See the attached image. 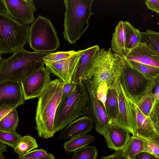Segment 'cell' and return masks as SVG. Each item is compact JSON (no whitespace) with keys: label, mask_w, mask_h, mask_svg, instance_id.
I'll return each instance as SVG.
<instances>
[{"label":"cell","mask_w":159,"mask_h":159,"mask_svg":"<svg viewBox=\"0 0 159 159\" xmlns=\"http://www.w3.org/2000/svg\"><path fill=\"white\" fill-rule=\"evenodd\" d=\"M64 84L59 79L51 81L38 97L35 129L39 136L43 139L52 137L55 134L54 129L55 117L61 102Z\"/></svg>","instance_id":"1"},{"label":"cell","mask_w":159,"mask_h":159,"mask_svg":"<svg viewBox=\"0 0 159 159\" xmlns=\"http://www.w3.org/2000/svg\"><path fill=\"white\" fill-rule=\"evenodd\" d=\"M52 52H31L24 48L7 58H0V83L6 81L20 82L25 77L44 66L43 57Z\"/></svg>","instance_id":"2"},{"label":"cell","mask_w":159,"mask_h":159,"mask_svg":"<svg viewBox=\"0 0 159 159\" xmlns=\"http://www.w3.org/2000/svg\"><path fill=\"white\" fill-rule=\"evenodd\" d=\"M93 0H65L64 39L69 43L76 42L88 29Z\"/></svg>","instance_id":"3"},{"label":"cell","mask_w":159,"mask_h":159,"mask_svg":"<svg viewBox=\"0 0 159 159\" xmlns=\"http://www.w3.org/2000/svg\"><path fill=\"white\" fill-rule=\"evenodd\" d=\"M124 63V60L120 55L113 53L111 48L108 50L100 49L84 81L91 80L95 93L101 83L106 82L109 88L121 73Z\"/></svg>","instance_id":"4"},{"label":"cell","mask_w":159,"mask_h":159,"mask_svg":"<svg viewBox=\"0 0 159 159\" xmlns=\"http://www.w3.org/2000/svg\"><path fill=\"white\" fill-rule=\"evenodd\" d=\"M89 103V96L84 83L83 82L76 83L70 96L57 107L54 123L55 133L84 115Z\"/></svg>","instance_id":"5"},{"label":"cell","mask_w":159,"mask_h":159,"mask_svg":"<svg viewBox=\"0 0 159 159\" xmlns=\"http://www.w3.org/2000/svg\"><path fill=\"white\" fill-rule=\"evenodd\" d=\"M29 25H22L0 15V55L14 53L29 41Z\"/></svg>","instance_id":"6"},{"label":"cell","mask_w":159,"mask_h":159,"mask_svg":"<svg viewBox=\"0 0 159 159\" xmlns=\"http://www.w3.org/2000/svg\"><path fill=\"white\" fill-rule=\"evenodd\" d=\"M29 43L34 52H52L57 49L60 42L51 21L38 16L30 28Z\"/></svg>","instance_id":"7"},{"label":"cell","mask_w":159,"mask_h":159,"mask_svg":"<svg viewBox=\"0 0 159 159\" xmlns=\"http://www.w3.org/2000/svg\"><path fill=\"white\" fill-rule=\"evenodd\" d=\"M36 10L33 0H0V15L25 25L34 21V13Z\"/></svg>","instance_id":"8"},{"label":"cell","mask_w":159,"mask_h":159,"mask_svg":"<svg viewBox=\"0 0 159 159\" xmlns=\"http://www.w3.org/2000/svg\"><path fill=\"white\" fill-rule=\"evenodd\" d=\"M124 61L120 76L121 84L127 94L137 98L144 93L151 81Z\"/></svg>","instance_id":"9"},{"label":"cell","mask_w":159,"mask_h":159,"mask_svg":"<svg viewBox=\"0 0 159 159\" xmlns=\"http://www.w3.org/2000/svg\"><path fill=\"white\" fill-rule=\"evenodd\" d=\"M50 72L44 66L25 77L20 82L25 100L39 97L51 81Z\"/></svg>","instance_id":"10"},{"label":"cell","mask_w":159,"mask_h":159,"mask_svg":"<svg viewBox=\"0 0 159 159\" xmlns=\"http://www.w3.org/2000/svg\"><path fill=\"white\" fill-rule=\"evenodd\" d=\"M121 73L116 77L113 83L117 94L119 113L116 119L111 124L127 130L134 136V122L130 106L121 83Z\"/></svg>","instance_id":"11"},{"label":"cell","mask_w":159,"mask_h":159,"mask_svg":"<svg viewBox=\"0 0 159 159\" xmlns=\"http://www.w3.org/2000/svg\"><path fill=\"white\" fill-rule=\"evenodd\" d=\"M88 92L91 109L95 124V131L104 136L108 131L111 124L105 109L101 102L97 98L91 81L88 80L83 82Z\"/></svg>","instance_id":"12"},{"label":"cell","mask_w":159,"mask_h":159,"mask_svg":"<svg viewBox=\"0 0 159 159\" xmlns=\"http://www.w3.org/2000/svg\"><path fill=\"white\" fill-rule=\"evenodd\" d=\"M125 93L131 109L135 136L144 139H149L157 134L149 117L145 115L138 107L133 98Z\"/></svg>","instance_id":"13"},{"label":"cell","mask_w":159,"mask_h":159,"mask_svg":"<svg viewBox=\"0 0 159 159\" xmlns=\"http://www.w3.org/2000/svg\"><path fill=\"white\" fill-rule=\"evenodd\" d=\"M84 51V50H80L78 53L58 62L44 64L51 73L57 76L65 84L70 83Z\"/></svg>","instance_id":"14"},{"label":"cell","mask_w":159,"mask_h":159,"mask_svg":"<svg viewBox=\"0 0 159 159\" xmlns=\"http://www.w3.org/2000/svg\"><path fill=\"white\" fill-rule=\"evenodd\" d=\"M25 99L20 82L6 81L0 83V107H18Z\"/></svg>","instance_id":"15"},{"label":"cell","mask_w":159,"mask_h":159,"mask_svg":"<svg viewBox=\"0 0 159 159\" xmlns=\"http://www.w3.org/2000/svg\"><path fill=\"white\" fill-rule=\"evenodd\" d=\"M121 56L128 60L159 68V53L145 43L138 44L126 56Z\"/></svg>","instance_id":"16"},{"label":"cell","mask_w":159,"mask_h":159,"mask_svg":"<svg viewBox=\"0 0 159 159\" xmlns=\"http://www.w3.org/2000/svg\"><path fill=\"white\" fill-rule=\"evenodd\" d=\"M93 128V120L87 116H83L76 119L62 129L57 138L59 140L70 139L86 134Z\"/></svg>","instance_id":"17"},{"label":"cell","mask_w":159,"mask_h":159,"mask_svg":"<svg viewBox=\"0 0 159 159\" xmlns=\"http://www.w3.org/2000/svg\"><path fill=\"white\" fill-rule=\"evenodd\" d=\"M127 130L111 124L109 129L103 136L108 148L115 151L124 149L130 138Z\"/></svg>","instance_id":"18"},{"label":"cell","mask_w":159,"mask_h":159,"mask_svg":"<svg viewBox=\"0 0 159 159\" xmlns=\"http://www.w3.org/2000/svg\"><path fill=\"white\" fill-rule=\"evenodd\" d=\"M99 49V46L96 45L84 49L73 75L72 82L77 83L84 81Z\"/></svg>","instance_id":"19"},{"label":"cell","mask_w":159,"mask_h":159,"mask_svg":"<svg viewBox=\"0 0 159 159\" xmlns=\"http://www.w3.org/2000/svg\"><path fill=\"white\" fill-rule=\"evenodd\" d=\"M111 48L122 56H126L128 53L124 22L122 21H120L116 27L111 40Z\"/></svg>","instance_id":"20"},{"label":"cell","mask_w":159,"mask_h":159,"mask_svg":"<svg viewBox=\"0 0 159 159\" xmlns=\"http://www.w3.org/2000/svg\"><path fill=\"white\" fill-rule=\"evenodd\" d=\"M155 83V80L151 81L145 92L139 98L134 99L131 97L140 110L148 117H149L155 101L152 90Z\"/></svg>","instance_id":"21"},{"label":"cell","mask_w":159,"mask_h":159,"mask_svg":"<svg viewBox=\"0 0 159 159\" xmlns=\"http://www.w3.org/2000/svg\"><path fill=\"white\" fill-rule=\"evenodd\" d=\"M105 110L111 124L116 119L119 113L117 94L113 84L108 90Z\"/></svg>","instance_id":"22"},{"label":"cell","mask_w":159,"mask_h":159,"mask_svg":"<svg viewBox=\"0 0 159 159\" xmlns=\"http://www.w3.org/2000/svg\"><path fill=\"white\" fill-rule=\"evenodd\" d=\"M95 140V137L90 134L80 135L66 141L63 147L66 152L69 154L84 147Z\"/></svg>","instance_id":"23"},{"label":"cell","mask_w":159,"mask_h":159,"mask_svg":"<svg viewBox=\"0 0 159 159\" xmlns=\"http://www.w3.org/2000/svg\"><path fill=\"white\" fill-rule=\"evenodd\" d=\"M144 139L132 135L123 149V155L126 159H134L135 156L140 152L144 151Z\"/></svg>","instance_id":"24"},{"label":"cell","mask_w":159,"mask_h":159,"mask_svg":"<svg viewBox=\"0 0 159 159\" xmlns=\"http://www.w3.org/2000/svg\"><path fill=\"white\" fill-rule=\"evenodd\" d=\"M120 56L131 67L140 72L150 81L155 80L159 75V68L128 60Z\"/></svg>","instance_id":"25"},{"label":"cell","mask_w":159,"mask_h":159,"mask_svg":"<svg viewBox=\"0 0 159 159\" xmlns=\"http://www.w3.org/2000/svg\"><path fill=\"white\" fill-rule=\"evenodd\" d=\"M124 22L126 47L128 52L141 42V32L134 27L129 22L125 21Z\"/></svg>","instance_id":"26"},{"label":"cell","mask_w":159,"mask_h":159,"mask_svg":"<svg viewBox=\"0 0 159 159\" xmlns=\"http://www.w3.org/2000/svg\"><path fill=\"white\" fill-rule=\"evenodd\" d=\"M38 147L36 140L30 135L21 136L16 146L13 148L14 152L19 156H23Z\"/></svg>","instance_id":"27"},{"label":"cell","mask_w":159,"mask_h":159,"mask_svg":"<svg viewBox=\"0 0 159 159\" xmlns=\"http://www.w3.org/2000/svg\"><path fill=\"white\" fill-rule=\"evenodd\" d=\"M18 122V114L17 110L15 109L0 120V130L16 131Z\"/></svg>","instance_id":"28"},{"label":"cell","mask_w":159,"mask_h":159,"mask_svg":"<svg viewBox=\"0 0 159 159\" xmlns=\"http://www.w3.org/2000/svg\"><path fill=\"white\" fill-rule=\"evenodd\" d=\"M98 155L96 147L86 146L75 151L71 159H96Z\"/></svg>","instance_id":"29"},{"label":"cell","mask_w":159,"mask_h":159,"mask_svg":"<svg viewBox=\"0 0 159 159\" xmlns=\"http://www.w3.org/2000/svg\"><path fill=\"white\" fill-rule=\"evenodd\" d=\"M141 42L151 46L159 53V32L150 29L141 32Z\"/></svg>","instance_id":"30"},{"label":"cell","mask_w":159,"mask_h":159,"mask_svg":"<svg viewBox=\"0 0 159 159\" xmlns=\"http://www.w3.org/2000/svg\"><path fill=\"white\" fill-rule=\"evenodd\" d=\"M21 136L16 131L0 130V144L7 145L14 148L16 146Z\"/></svg>","instance_id":"31"},{"label":"cell","mask_w":159,"mask_h":159,"mask_svg":"<svg viewBox=\"0 0 159 159\" xmlns=\"http://www.w3.org/2000/svg\"><path fill=\"white\" fill-rule=\"evenodd\" d=\"M80 50L75 51L71 50L68 51H60L51 53L44 57L43 58L44 63L57 62L70 57L78 53Z\"/></svg>","instance_id":"32"},{"label":"cell","mask_w":159,"mask_h":159,"mask_svg":"<svg viewBox=\"0 0 159 159\" xmlns=\"http://www.w3.org/2000/svg\"><path fill=\"white\" fill-rule=\"evenodd\" d=\"M108 85L106 82L100 83L97 88L95 94L97 99L102 104L105 109L108 90Z\"/></svg>","instance_id":"33"},{"label":"cell","mask_w":159,"mask_h":159,"mask_svg":"<svg viewBox=\"0 0 159 159\" xmlns=\"http://www.w3.org/2000/svg\"><path fill=\"white\" fill-rule=\"evenodd\" d=\"M144 151L148 152L159 158V144L155 141L149 139H144Z\"/></svg>","instance_id":"34"},{"label":"cell","mask_w":159,"mask_h":159,"mask_svg":"<svg viewBox=\"0 0 159 159\" xmlns=\"http://www.w3.org/2000/svg\"><path fill=\"white\" fill-rule=\"evenodd\" d=\"M75 84L72 81L70 83L64 84L60 103H62L66 100L72 92Z\"/></svg>","instance_id":"35"},{"label":"cell","mask_w":159,"mask_h":159,"mask_svg":"<svg viewBox=\"0 0 159 159\" xmlns=\"http://www.w3.org/2000/svg\"><path fill=\"white\" fill-rule=\"evenodd\" d=\"M149 117L153 124H159V99L154 104Z\"/></svg>","instance_id":"36"},{"label":"cell","mask_w":159,"mask_h":159,"mask_svg":"<svg viewBox=\"0 0 159 159\" xmlns=\"http://www.w3.org/2000/svg\"><path fill=\"white\" fill-rule=\"evenodd\" d=\"M48 153L44 149H37L33 150L23 156L32 158H41L47 156Z\"/></svg>","instance_id":"37"},{"label":"cell","mask_w":159,"mask_h":159,"mask_svg":"<svg viewBox=\"0 0 159 159\" xmlns=\"http://www.w3.org/2000/svg\"><path fill=\"white\" fill-rule=\"evenodd\" d=\"M145 2L148 9L159 13V0H146Z\"/></svg>","instance_id":"38"},{"label":"cell","mask_w":159,"mask_h":159,"mask_svg":"<svg viewBox=\"0 0 159 159\" xmlns=\"http://www.w3.org/2000/svg\"><path fill=\"white\" fill-rule=\"evenodd\" d=\"M98 159H126L123 155V149L116 151L113 154L107 156H103Z\"/></svg>","instance_id":"39"},{"label":"cell","mask_w":159,"mask_h":159,"mask_svg":"<svg viewBox=\"0 0 159 159\" xmlns=\"http://www.w3.org/2000/svg\"><path fill=\"white\" fill-rule=\"evenodd\" d=\"M134 159H159V158L148 152L143 151L137 154Z\"/></svg>","instance_id":"40"},{"label":"cell","mask_w":159,"mask_h":159,"mask_svg":"<svg viewBox=\"0 0 159 159\" xmlns=\"http://www.w3.org/2000/svg\"><path fill=\"white\" fill-rule=\"evenodd\" d=\"M17 107L16 106H6L0 107V120L2 119Z\"/></svg>","instance_id":"41"},{"label":"cell","mask_w":159,"mask_h":159,"mask_svg":"<svg viewBox=\"0 0 159 159\" xmlns=\"http://www.w3.org/2000/svg\"><path fill=\"white\" fill-rule=\"evenodd\" d=\"M156 81L155 90L154 93L155 101L154 104L159 99V75L155 80Z\"/></svg>","instance_id":"42"},{"label":"cell","mask_w":159,"mask_h":159,"mask_svg":"<svg viewBox=\"0 0 159 159\" xmlns=\"http://www.w3.org/2000/svg\"><path fill=\"white\" fill-rule=\"evenodd\" d=\"M19 159H55L54 155L51 153H48V154L47 156L41 158H32L28 157L23 156H19Z\"/></svg>","instance_id":"43"},{"label":"cell","mask_w":159,"mask_h":159,"mask_svg":"<svg viewBox=\"0 0 159 159\" xmlns=\"http://www.w3.org/2000/svg\"><path fill=\"white\" fill-rule=\"evenodd\" d=\"M7 151V149L5 145L0 144V153H4Z\"/></svg>","instance_id":"44"},{"label":"cell","mask_w":159,"mask_h":159,"mask_svg":"<svg viewBox=\"0 0 159 159\" xmlns=\"http://www.w3.org/2000/svg\"><path fill=\"white\" fill-rule=\"evenodd\" d=\"M150 139L155 141L159 144V135L157 134Z\"/></svg>","instance_id":"45"},{"label":"cell","mask_w":159,"mask_h":159,"mask_svg":"<svg viewBox=\"0 0 159 159\" xmlns=\"http://www.w3.org/2000/svg\"><path fill=\"white\" fill-rule=\"evenodd\" d=\"M153 124L157 134L159 135V124Z\"/></svg>","instance_id":"46"},{"label":"cell","mask_w":159,"mask_h":159,"mask_svg":"<svg viewBox=\"0 0 159 159\" xmlns=\"http://www.w3.org/2000/svg\"><path fill=\"white\" fill-rule=\"evenodd\" d=\"M0 159H6L3 153H0Z\"/></svg>","instance_id":"47"}]
</instances>
